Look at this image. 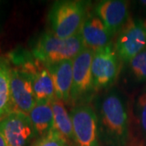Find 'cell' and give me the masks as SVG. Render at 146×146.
Segmentation results:
<instances>
[{
  "mask_svg": "<svg viewBox=\"0 0 146 146\" xmlns=\"http://www.w3.org/2000/svg\"><path fill=\"white\" fill-rule=\"evenodd\" d=\"M94 108L100 136L111 146H125L129 135V117L124 98L113 89L101 96Z\"/></svg>",
  "mask_w": 146,
  "mask_h": 146,
  "instance_id": "obj_1",
  "label": "cell"
},
{
  "mask_svg": "<svg viewBox=\"0 0 146 146\" xmlns=\"http://www.w3.org/2000/svg\"><path fill=\"white\" fill-rule=\"evenodd\" d=\"M84 48L80 33L68 38H60L52 32L46 31L40 36L33 49L32 54L46 66L73 60Z\"/></svg>",
  "mask_w": 146,
  "mask_h": 146,
  "instance_id": "obj_2",
  "label": "cell"
},
{
  "mask_svg": "<svg viewBox=\"0 0 146 146\" xmlns=\"http://www.w3.org/2000/svg\"><path fill=\"white\" fill-rule=\"evenodd\" d=\"M87 7L88 2L80 0L55 2L48 15L50 31L60 38H68L79 33L87 16Z\"/></svg>",
  "mask_w": 146,
  "mask_h": 146,
  "instance_id": "obj_3",
  "label": "cell"
},
{
  "mask_svg": "<svg viewBox=\"0 0 146 146\" xmlns=\"http://www.w3.org/2000/svg\"><path fill=\"white\" fill-rule=\"evenodd\" d=\"M73 142L76 146H99L98 120L94 108L86 104L76 105L71 112Z\"/></svg>",
  "mask_w": 146,
  "mask_h": 146,
  "instance_id": "obj_4",
  "label": "cell"
},
{
  "mask_svg": "<svg viewBox=\"0 0 146 146\" xmlns=\"http://www.w3.org/2000/svg\"><path fill=\"white\" fill-rule=\"evenodd\" d=\"M119 60L112 43L94 52L91 70L95 91L107 89L116 81L120 70Z\"/></svg>",
  "mask_w": 146,
  "mask_h": 146,
  "instance_id": "obj_5",
  "label": "cell"
},
{
  "mask_svg": "<svg viewBox=\"0 0 146 146\" xmlns=\"http://www.w3.org/2000/svg\"><path fill=\"white\" fill-rule=\"evenodd\" d=\"M115 48L121 61L128 63L146 48V21L129 19L118 33Z\"/></svg>",
  "mask_w": 146,
  "mask_h": 146,
  "instance_id": "obj_6",
  "label": "cell"
},
{
  "mask_svg": "<svg viewBox=\"0 0 146 146\" xmlns=\"http://www.w3.org/2000/svg\"><path fill=\"white\" fill-rule=\"evenodd\" d=\"M94 52L84 48L73 59L72 86L71 90L70 102L76 105L80 104L93 91H95L93 84L91 65Z\"/></svg>",
  "mask_w": 146,
  "mask_h": 146,
  "instance_id": "obj_7",
  "label": "cell"
},
{
  "mask_svg": "<svg viewBox=\"0 0 146 146\" xmlns=\"http://www.w3.org/2000/svg\"><path fill=\"white\" fill-rule=\"evenodd\" d=\"M11 98L13 111L29 114L36 103L31 71L20 67L11 68Z\"/></svg>",
  "mask_w": 146,
  "mask_h": 146,
  "instance_id": "obj_8",
  "label": "cell"
},
{
  "mask_svg": "<svg viewBox=\"0 0 146 146\" xmlns=\"http://www.w3.org/2000/svg\"><path fill=\"white\" fill-rule=\"evenodd\" d=\"M0 127L8 146H29L36 136L28 115L12 111L0 121Z\"/></svg>",
  "mask_w": 146,
  "mask_h": 146,
  "instance_id": "obj_9",
  "label": "cell"
},
{
  "mask_svg": "<svg viewBox=\"0 0 146 146\" xmlns=\"http://www.w3.org/2000/svg\"><path fill=\"white\" fill-rule=\"evenodd\" d=\"M94 13L103 22L112 36L125 25L129 17L128 3L123 0H103L94 7Z\"/></svg>",
  "mask_w": 146,
  "mask_h": 146,
  "instance_id": "obj_10",
  "label": "cell"
},
{
  "mask_svg": "<svg viewBox=\"0 0 146 146\" xmlns=\"http://www.w3.org/2000/svg\"><path fill=\"white\" fill-rule=\"evenodd\" d=\"M80 33L82 36L84 47L94 52L111 44L113 36L94 12L87 15Z\"/></svg>",
  "mask_w": 146,
  "mask_h": 146,
  "instance_id": "obj_11",
  "label": "cell"
},
{
  "mask_svg": "<svg viewBox=\"0 0 146 146\" xmlns=\"http://www.w3.org/2000/svg\"><path fill=\"white\" fill-rule=\"evenodd\" d=\"M73 60L46 65L52 76L56 99L65 102L70 101L72 86Z\"/></svg>",
  "mask_w": 146,
  "mask_h": 146,
  "instance_id": "obj_12",
  "label": "cell"
},
{
  "mask_svg": "<svg viewBox=\"0 0 146 146\" xmlns=\"http://www.w3.org/2000/svg\"><path fill=\"white\" fill-rule=\"evenodd\" d=\"M28 70L33 73V92L36 102H51L56 99L52 76L46 67L36 60Z\"/></svg>",
  "mask_w": 146,
  "mask_h": 146,
  "instance_id": "obj_13",
  "label": "cell"
},
{
  "mask_svg": "<svg viewBox=\"0 0 146 146\" xmlns=\"http://www.w3.org/2000/svg\"><path fill=\"white\" fill-rule=\"evenodd\" d=\"M36 136H46L54 127V115L51 102H36L28 115Z\"/></svg>",
  "mask_w": 146,
  "mask_h": 146,
  "instance_id": "obj_14",
  "label": "cell"
},
{
  "mask_svg": "<svg viewBox=\"0 0 146 146\" xmlns=\"http://www.w3.org/2000/svg\"><path fill=\"white\" fill-rule=\"evenodd\" d=\"M53 115H54V127L63 137L68 144L73 142V125L70 113L65 107L64 102L60 100L54 99L51 102Z\"/></svg>",
  "mask_w": 146,
  "mask_h": 146,
  "instance_id": "obj_15",
  "label": "cell"
},
{
  "mask_svg": "<svg viewBox=\"0 0 146 146\" xmlns=\"http://www.w3.org/2000/svg\"><path fill=\"white\" fill-rule=\"evenodd\" d=\"M11 72L9 62L0 58V121L13 111L11 98Z\"/></svg>",
  "mask_w": 146,
  "mask_h": 146,
  "instance_id": "obj_16",
  "label": "cell"
},
{
  "mask_svg": "<svg viewBox=\"0 0 146 146\" xmlns=\"http://www.w3.org/2000/svg\"><path fill=\"white\" fill-rule=\"evenodd\" d=\"M133 114L137 127L146 140V91L137 96L134 104Z\"/></svg>",
  "mask_w": 146,
  "mask_h": 146,
  "instance_id": "obj_17",
  "label": "cell"
},
{
  "mask_svg": "<svg viewBox=\"0 0 146 146\" xmlns=\"http://www.w3.org/2000/svg\"><path fill=\"white\" fill-rule=\"evenodd\" d=\"M131 76L137 82L146 80V48L128 62Z\"/></svg>",
  "mask_w": 146,
  "mask_h": 146,
  "instance_id": "obj_18",
  "label": "cell"
},
{
  "mask_svg": "<svg viewBox=\"0 0 146 146\" xmlns=\"http://www.w3.org/2000/svg\"><path fill=\"white\" fill-rule=\"evenodd\" d=\"M33 146H68V143L57 131L52 129L46 136L41 137Z\"/></svg>",
  "mask_w": 146,
  "mask_h": 146,
  "instance_id": "obj_19",
  "label": "cell"
},
{
  "mask_svg": "<svg viewBox=\"0 0 146 146\" xmlns=\"http://www.w3.org/2000/svg\"><path fill=\"white\" fill-rule=\"evenodd\" d=\"M0 146H8L7 141H6L4 135H3V131L1 130V127H0Z\"/></svg>",
  "mask_w": 146,
  "mask_h": 146,
  "instance_id": "obj_20",
  "label": "cell"
},
{
  "mask_svg": "<svg viewBox=\"0 0 146 146\" xmlns=\"http://www.w3.org/2000/svg\"><path fill=\"white\" fill-rule=\"evenodd\" d=\"M140 3H141V5L143 6L146 9V0H142V1H140Z\"/></svg>",
  "mask_w": 146,
  "mask_h": 146,
  "instance_id": "obj_21",
  "label": "cell"
}]
</instances>
